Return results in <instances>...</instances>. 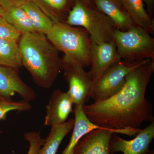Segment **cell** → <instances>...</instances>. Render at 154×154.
Segmentation results:
<instances>
[{
    "instance_id": "obj_1",
    "label": "cell",
    "mask_w": 154,
    "mask_h": 154,
    "mask_svg": "<svg viewBox=\"0 0 154 154\" xmlns=\"http://www.w3.org/2000/svg\"><path fill=\"white\" fill-rule=\"evenodd\" d=\"M154 71V60H146L128 74L124 86L117 94L106 100L83 105L86 116L99 126L135 135L144 122H154L152 106L146 98Z\"/></svg>"
},
{
    "instance_id": "obj_2",
    "label": "cell",
    "mask_w": 154,
    "mask_h": 154,
    "mask_svg": "<svg viewBox=\"0 0 154 154\" xmlns=\"http://www.w3.org/2000/svg\"><path fill=\"white\" fill-rule=\"evenodd\" d=\"M19 41L22 66L37 86L49 89L62 71L60 51L46 35L37 32L23 34Z\"/></svg>"
},
{
    "instance_id": "obj_3",
    "label": "cell",
    "mask_w": 154,
    "mask_h": 154,
    "mask_svg": "<svg viewBox=\"0 0 154 154\" xmlns=\"http://www.w3.org/2000/svg\"><path fill=\"white\" fill-rule=\"evenodd\" d=\"M64 23L85 28L95 43L113 40L117 28L113 21L96 8L92 0H74Z\"/></svg>"
},
{
    "instance_id": "obj_4",
    "label": "cell",
    "mask_w": 154,
    "mask_h": 154,
    "mask_svg": "<svg viewBox=\"0 0 154 154\" xmlns=\"http://www.w3.org/2000/svg\"><path fill=\"white\" fill-rule=\"evenodd\" d=\"M46 36L57 49L63 52L64 55L84 67L91 66L92 41L90 34L85 28L59 22L54 24Z\"/></svg>"
},
{
    "instance_id": "obj_5",
    "label": "cell",
    "mask_w": 154,
    "mask_h": 154,
    "mask_svg": "<svg viewBox=\"0 0 154 154\" xmlns=\"http://www.w3.org/2000/svg\"><path fill=\"white\" fill-rule=\"evenodd\" d=\"M113 40L119 57L130 62L154 60V39L143 28L136 25L126 31L116 29Z\"/></svg>"
},
{
    "instance_id": "obj_6",
    "label": "cell",
    "mask_w": 154,
    "mask_h": 154,
    "mask_svg": "<svg viewBox=\"0 0 154 154\" xmlns=\"http://www.w3.org/2000/svg\"><path fill=\"white\" fill-rule=\"evenodd\" d=\"M146 60L134 62L121 60L111 66L93 85L90 98L96 102L106 100L114 96L123 88L128 74Z\"/></svg>"
},
{
    "instance_id": "obj_7",
    "label": "cell",
    "mask_w": 154,
    "mask_h": 154,
    "mask_svg": "<svg viewBox=\"0 0 154 154\" xmlns=\"http://www.w3.org/2000/svg\"><path fill=\"white\" fill-rule=\"evenodd\" d=\"M62 59L64 77L68 84L67 91L74 105H85L90 98L94 85L89 72H86L84 67L66 56L64 55Z\"/></svg>"
},
{
    "instance_id": "obj_8",
    "label": "cell",
    "mask_w": 154,
    "mask_h": 154,
    "mask_svg": "<svg viewBox=\"0 0 154 154\" xmlns=\"http://www.w3.org/2000/svg\"><path fill=\"white\" fill-rule=\"evenodd\" d=\"M91 67L88 72L94 85L98 82L107 69L121 60L114 40L101 43L91 42Z\"/></svg>"
},
{
    "instance_id": "obj_9",
    "label": "cell",
    "mask_w": 154,
    "mask_h": 154,
    "mask_svg": "<svg viewBox=\"0 0 154 154\" xmlns=\"http://www.w3.org/2000/svg\"><path fill=\"white\" fill-rule=\"evenodd\" d=\"M16 94L28 102L36 100V93L25 84L18 69L0 66V98L12 99Z\"/></svg>"
},
{
    "instance_id": "obj_10",
    "label": "cell",
    "mask_w": 154,
    "mask_h": 154,
    "mask_svg": "<svg viewBox=\"0 0 154 154\" xmlns=\"http://www.w3.org/2000/svg\"><path fill=\"white\" fill-rule=\"evenodd\" d=\"M154 138V122H151L143 129H141L133 139L126 140L112 134L110 142L111 154L121 152L123 154H147L150 144Z\"/></svg>"
},
{
    "instance_id": "obj_11",
    "label": "cell",
    "mask_w": 154,
    "mask_h": 154,
    "mask_svg": "<svg viewBox=\"0 0 154 154\" xmlns=\"http://www.w3.org/2000/svg\"><path fill=\"white\" fill-rule=\"evenodd\" d=\"M73 105L68 91L63 92L59 89L54 90L46 105L44 125L51 127L66 122L69 116L73 112Z\"/></svg>"
},
{
    "instance_id": "obj_12",
    "label": "cell",
    "mask_w": 154,
    "mask_h": 154,
    "mask_svg": "<svg viewBox=\"0 0 154 154\" xmlns=\"http://www.w3.org/2000/svg\"><path fill=\"white\" fill-rule=\"evenodd\" d=\"M114 133L121 134L119 131L105 127L92 131L82 138L73 154H111L110 142Z\"/></svg>"
},
{
    "instance_id": "obj_13",
    "label": "cell",
    "mask_w": 154,
    "mask_h": 154,
    "mask_svg": "<svg viewBox=\"0 0 154 154\" xmlns=\"http://www.w3.org/2000/svg\"><path fill=\"white\" fill-rule=\"evenodd\" d=\"M96 8L109 17L116 28L126 31L135 25L119 0H92Z\"/></svg>"
},
{
    "instance_id": "obj_14",
    "label": "cell",
    "mask_w": 154,
    "mask_h": 154,
    "mask_svg": "<svg viewBox=\"0 0 154 154\" xmlns=\"http://www.w3.org/2000/svg\"><path fill=\"white\" fill-rule=\"evenodd\" d=\"M74 106L75 122L72 133L68 144L61 154H73L76 146L83 137L92 131L103 127L94 124L88 119L83 110V105Z\"/></svg>"
},
{
    "instance_id": "obj_15",
    "label": "cell",
    "mask_w": 154,
    "mask_h": 154,
    "mask_svg": "<svg viewBox=\"0 0 154 154\" xmlns=\"http://www.w3.org/2000/svg\"><path fill=\"white\" fill-rule=\"evenodd\" d=\"M133 22L148 32L153 34L154 22L147 13L143 0H119Z\"/></svg>"
},
{
    "instance_id": "obj_16",
    "label": "cell",
    "mask_w": 154,
    "mask_h": 154,
    "mask_svg": "<svg viewBox=\"0 0 154 154\" xmlns=\"http://www.w3.org/2000/svg\"><path fill=\"white\" fill-rule=\"evenodd\" d=\"M54 24L65 22L73 5L72 0H31Z\"/></svg>"
},
{
    "instance_id": "obj_17",
    "label": "cell",
    "mask_w": 154,
    "mask_h": 154,
    "mask_svg": "<svg viewBox=\"0 0 154 154\" xmlns=\"http://www.w3.org/2000/svg\"><path fill=\"white\" fill-rule=\"evenodd\" d=\"M74 122V118H72L63 124L51 126L37 154H56L62 142L73 128Z\"/></svg>"
},
{
    "instance_id": "obj_18",
    "label": "cell",
    "mask_w": 154,
    "mask_h": 154,
    "mask_svg": "<svg viewBox=\"0 0 154 154\" xmlns=\"http://www.w3.org/2000/svg\"><path fill=\"white\" fill-rule=\"evenodd\" d=\"M20 6L27 14L36 32L46 36L51 30L54 24L49 17L31 0Z\"/></svg>"
},
{
    "instance_id": "obj_19",
    "label": "cell",
    "mask_w": 154,
    "mask_h": 154,
    "mask_svg": "<svg viewBox=\"0 0 154 154\" xmlns=\"http://www.w3.org/2000/svg\"><path fill=\"white\" fill-rule=\"evenodd\" d=\"M5 11L3 17L22 35L36 32L20 5L14 2L5 9Z\"/></svg>"
},
{
    "instance_id": "obj_20",
    "label": "cell",
    "mask_w": 154,
    "mask_h": 154,
    "mask_svg": "<svg viewBox=\"0 0 154 154\" xmlns=\"http://www.w3.org/2000/svg\"><path fill=\"white\" fill-rule=\"evenodd\" d=\"M0 66L18 69L22 66L18 42L0 38Z\"/></svg>"
},
{
    "instance_id": "obj_21",
    "label": "cell",
    "mask_w": 154,
    "mask_h": 154,
    "mask_svg": "<svg viewBox=\"0 0 154 154\" xmlns=\"http://www.w3.org/2000/svg\"><path fill=\"white\" fill-rule=\"evenodd\" d=\"M31 108L30 102L23 99L16 101L12 99L0 98V121L5 119L7 114L11 111L25 112Z\"/></svg>"
},
{
    "instance_id": "obj_22",
    "label": "cell",
    "mask_w": 154,
    "mask_h": 154,
    "mask_svg": "<svg viewBox=\"0 0 154 154\" xmlns=\"http://www.w3.org/2000/svg\"><path fill=\"white\" fill-rule=\"evenodd\" d=\"M24 138L29 142V147L27 154H37L44 144L45 139L41 137L39 131H31L25 133Z\"/></svg>"
},
{
    "instance_id": "obj_23",
    "label": "cell",
    "mask_w": 154,
    "mask_h": 154,
    "mask_svg": "<svg viewBox=\"0 0 154 154\" xmlns=\"http://www.w3.org/2000/svg\"><path fill=\"white\" fill-rule=\"evenodd\" d=\"M21 33L11 25L4 17L0 16V38L19 41Z\"/></svg>"
},
{
    "instance_id": "obj_24",
    "label": "cell",
    "mask_w": 154,
    "mask_h": 154,
    "mask_svg": "<svg viewBox=\"0 0 154 154\" xmlns=\"http://www.w3.org/2000/svg\"><path fill=\"white\" fill-rule=\"evenodd\" d=\"M14 2L10 0H0V5L4 8V9L8 8Z\"/></svg>"
},
{
    "instance_id": "obj_25",
    "label": "cell",
    "mask_w": 154,
    "mask_h": 154,
    "mask_svg": "<svg viewBox=\"0 0 154 154\" xmlns=\"http://www.w3.org/2000/svg\"><path fill=\"white\" fill-rule=\"evenodd\" d=\"M149 9H151L153 5L154 0H143Z\"/></svg>"
},
{
    "instance_id": "obj_26",
    "label": "cell",
    "mask_w": 154,
    "mask_h": 154,
    "mask_svg": "<svg viewBox=\"0 0 154 154\" xmlns=\"http://www.w3.org/2000/svg\"><path fill=\"white\" fill-rule=\"evenodd\" d=\"M10 1H12V2H14L17 3L19 5H22L23 3H25L26 2H28L29 0H10Z\"/></svg>"
},
{
    "instance_id": "obj_27",
    "label": "cell",
    "mask_w": 154,
    "mask_h": 154,
    "mask_svg": "<svg viewBox=\"0 0 154 154\" xmlns=\"http://www.w3.org/2000/svg\"><path fill=\"white\" fill-rule=\"evenodd\" d=\"M5 9H4V8L0 5V16L3 17L4 14H5Z\"/></svg>"
}]
</instances>
